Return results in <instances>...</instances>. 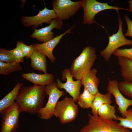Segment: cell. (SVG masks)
<instances>
[{"label": "cell", "mask_w": 132, "mask_h": 132, "mask_svg": "<svg viewBox=\"0 0 132 132\" xmlns=\"http://www.w3.org/2000/svg\"><path fill=\"white\" fill-rule=\"evenodd\" d=\"M45 88V86L35 85L22 87L15 101L21 112L37 114L42 107Z\"/></svg>", "instance_id": "cell-1"}, {"label": "cell", "mask_w": 132, "mask_h": 132, "mask_svg": "<svg viewBox=\"0 0 132 132\" xmlns=\"http://www.w3.org/2000/svg\"><path fill=\"white\" fill-rule=\"evenodd\" d=\"M97 58L96 51L92 47H84L80 55L73 60L69 68L73 77L80 80L83 76L90 71Z\"/></svg>", "instance_id": "cell-2"}, {"label": "cell", "mask_w": 132, "mask_h": 132, "mask_svg": "<svg viewBox=\"0 0 132 132\" xmlns=\"http://www.w3.org/2000/svg\"><path fill=\"white\" fill-rule=\"evenodd\" d=\"M88 123L79 132H132L119 125L115 121L102 118L98 116L88 114Z\"/></svg>", "instance_id": "cell-3"}, {"label": "cell", "mask_w": 132, "mask_h": 132, "mask_svg": "<svg viewBox=\"0 0 132 132\" xmlns=\"http://www.w3.org/2000/svg\"><path fill=\"white\" fill-rule=\"evenodd\" d=\"M80 1L81 7L83 10V23L89 25L94 23L96 15L104 10H114L118 13L120 10L129 11L128 9L121 8L117 6H111L107 3H102L96 0H82Z\"/></svg>", "instance_id": "cell-4"}, {"label": "cell", "mask_w": 132, "mask_h": 132, "mask_svg": "<svg viewBox=\"0 0 132 132\" xmlns=\"http://www.w3.org/2000/svg\"><path fill=\"white\" fill-rule=\"evenodd\" d=\"M78 105L72 97H66L58 101L55 107L54 115L62 124L71 122L76 118L78 112Z\"/></svg>", "instance_id": "cell-5"}, {"label": "cell", "mask_w": 132, "mask_h": 132, "mask_svg": "<svg viewBox=\"0 0 132 132\" xmlns=\"http://www.w3.org/2000/svg\"><path fill=\"white\" fill-rule=\"evenodd\" d=\"M45 93L49 96L48 101L45 106L39 110L37 114L41 119L47 120L54 116L56 105L59 98L64 94V92L59 89L56 82L54 81L45 86Z\"/></svg>", "instance_id": "cell-6"}, {"label": "cell", "mask_w": 132, "mask_h": 132, "mask_svg": "<svg viewBox=\"0 0 132 132\" xmlns=\"http://www.w3.org/2000/svg\"><path fill=\"white\" fill-rule=\"evenodd\" d=\"M118 19L119 28L117 32L109 36L107 46L100 52L101 56L106 62L109 61L111 55L120 47L125 45H132V40L127 39L123 34V22L120 16L118 17Z\"/></svg>", "instance_id": "cell-7"}, {"label": "cell", "mask_w": 132, "mask_h": 132, "mask_svg": "<svg viewBox=\"0 0 132 132\" xmlns=\"http://www.w3.org/2000/svg\"><path fill=\"white\" fill-rule=\"evenodd\" d=\"M52 6L57 17L61 20L68 19L73 16L81 7L80 0H53Z\"/></svg>", "instance_id": "cell-8"}, {"label": "cell", "mask_w": 132, "mask_h": 132, "mask_svg": "<svg viewBox=\"0 0 132 132\" xmlns=\"http://www.w3.org/2000/svg\"><path fill=\"white\" fill-rule=\"evenodd\" d=\"M21 111L15 102L1 113L0 132H15L19 127V116Z\"/></svg>", "instance_id": "cell-9"}, {"label": "cell", "mask_w": 132, "mask_h": 132, "mask_svg": "<svg viewBox=\"0 0 132 132\" xmlns=\"http://www.w3.org/2000/svg\"><path fill=\"white\" fill-rule=\"evenodd\" d=\"M62 79L66 80L63 83L59 78L56 79V85L59 89H63L72 97L75 102H77L80 94V90L82 85L81 80L74 81L69 68L65 69L61 71Z\"/></svg>", "instance_id": "cell-10"}, {"label": "cell", "mask_w": 132, "mask_h": 132, "mask_svg": "<svg viewBox=\"0 0 132 132\" xmlns=\"http://www.w3.org/2000/svg\"><path fill=\"white\" fill-rule=\"evenodd\" d=\"M57 17V15L53 9L50 10L45 7L35 16H22L21 22L24 27L32 26L35 29L43 23L50 24L53 20Z\"/></svg>", "instance_id": "cell-11"}, {"label": "cell", "mask_w": 132, "mask_h": 132, "mask_svg": "<svg viewBox=\"0 0 132 132\" xmlns=\"http://www.w3.org/2000/svg\"><path fill=\"white\" fill-rule=\"evenodd\" d=\"M118 83L116 80H109L107 89L108 93L113 96L118 110L122 117L124 118L128 108L132 105V99H127L122 95L118 88Z\"/></svg>", "instance_id": "cell-12"}, {"label": "cell", "mask_w": 132, "mask_h": 132, "mask_svg": "<svg viewBox=\"0 0 132 132\" xmlns=\"http://www.w3.org/2000/svg\"><path fill=\"white\" fill-rule=\"evenodd\" d=\"M76 27V26L73 25L63 33L45 42L42 44L35 43L33 45L36 50L47 56L51 63H54L55 62L56 58L53 54L54 49L60 42L63 37L66 34L71 33V30Z\"/></svg>", "instance_id": "cell-13"}, {"label": "cell", "mask_w": 132, "mask_h": 132, "mask_svg": "<svg viewBox=\"0 0 132 132\" xmlns=\"http://www.w3.org/2000/svg\"><path fill=\"white\" fill-rule=\"evenodd\" d=\"M63 25L62 20L57 17L53 20L48 26L39 29H34L30 37L42 43L45 42L54 38L52 31L53 29H60Z\"/></svg>", "instance_id": "cell-14"}, {"label": "cell", "mask_w": 132, "mask_h": 132, "mask_svg": "<svg viewBox=\"0 0 132 132\" xmlns=\"http://www.w3.org/2000/svg\"><path fill=\"white\" fill-rule=\"evenodd\" d=\"M97 72V70L95 68H92L86 73L81 80L84 88L94 96L99 92L98 87L100 80L96 76Z\"/></svg>", "instance_id": "cell-15"}, {"label": "cell", "mask_w": 132, "mask_h": 132, "mask_svg": "<svg viewBox=\"0 0 132 132\" xmlns=\"http://www.w3.org/2000/svg\"><path fill=\"white\" fill-rule=\"evenodd\" d=\"M24 79L28 81L34 85L45 86L50 84L54 81V75L51 73L39 74L33 72L22 73L21 75Z\"/></svg>", "instance_id": "cell-16"}, {"label": "cell", "mask_w": 132, "mask_h": 132, "mask_svg": "<svg viewBox=\"0 0 132 132\" xmlns=\"http://www.w3.org/2000/svg\"><path fill=\"white\" fill-rule=\"evenodd\" d=\"M23 83L18 82L12 90L0 101V113L12 105L15 102L18 93Z\"/></svg>", "instance_id": "cell-17"}, {"label": "cell", "mask_w": 132, "mask_h": 132, "mask_svg": "<svg viewBox=\"0 0 132 132\" xmlns=\"http://www.w3.org/2000/svg\"><path fill=\"white\" fill-rule=\"evenodd\" d=\"M30 66L34 70L47 73V63L46 56L36 49L31 55Z\"/></svg>", "instance_id": "cell-18"}, {"label": "cell", "mask_w": 132, "mask_h": 132, "mask_svg": "<svg viewBox=\"0 0 132 132\" xmlns=\"http://www.w3.org/2000/svg\"><path fill=\"white\" fill-rule=\"evenodd\" d=\"M121 76L125 81L132 82V60L127 58L117 57Z\"/></svg>", "instance_id": "cell-19"}, {"label": "cell", "mask_w": 132, "mask_h": 132, "mask_svg": "<svg viewBox=\"0 0 132 132\" xmlns=\"http://www.w3.org/2000/svg\"><path fill=\"white\" fill-rule=\"evenodd\" d=\"M112 95L108 92L102 94L98 92L95 95L94 98L90 107L92 114L98 116V110L100 107L103 104L112 103Z\"/></svg>", "instance_id": "cell-20"}, {"label": "cell", "mask_w": 132, "mask_h": 132, "mask_svg": "<svg viewBox=\"0 0 132 132\" xmlns=\"http://www.w3.org/2000/svg\"><path fill=\"white\" fill-rule=\"evenodd\" d=\"M115 106L109 103L102 105L99 109L98 116L101 118L109 120H117V116L115 114Z\"/></svg>", "instance_id": "cell-21"}, {"label": "cell", "mask_w": 132, "mask_h": 132, "mask_svg": "<svg viewBox=\"0 0 132 132\" xmlns=\"http://www.w3.org/2000/svg\"><path fill=\"white\" fill-rule=\"evenodd\" d=\"M95 96L91 94L86 88H84L83 93L80 94L77 103L80 107L85 109L90 108L94 100Z\"/></svg>", "instance_id": "cell-22"}, {"label": "cell", "mask_w": 132, "mask_h": 132, "mask_svg": "<svg viewBox=\"0 0 132 132\" xmlns=\"http://www.w3.org/2000/svg\"><path fill=\"white\" fill-rule=\"evenodd\" d=\"M22 69L19 63L16 62L6 63L0 61V74L1 75H8L14 72L21 71Z\"/></svg>", "instance_id": "cell-23"}, {"label": "cell", "mask_w": 132, "mask_h": 132, "mask_svg": "<svg viewBox=\"0 0 132 132\" xmlns=\"http://www.w3.org/2000/svg\"><path fill=\"white\" fill-rule=\"evenodd\" d=\"M117 120L119 121L118 123L119 125L132 130V109H130L127 110L124 118L117 116Z\"/></svg>", "instance_id": "cell-24"}, {"label": "cell", "mask_w": 132, "mask_h": 132, "mask_svg": "<svg viewBox=\"0 0 132 132\" xmlns=\"http://www.w3.org/2000/svg\"><path fill=\"white\" fill-rule=\"evenodd\" d=\"M16 45V46L21 49L26 58H30L31 55L35 50L33 44L27 45L21 41H17Z\"/></svg>", "instance_id": "cell-25"}, {"label": "cell", "mask_w": 132, "mask_h": 132, "mask_svg": "<svg viewBox=\"0 0 132 132\" xmlns=\"http://www.w3.org/2000/svg\"><path fill=\"white\" fill-rule=\"evenodd\" d=\"M118 87L121 91L132 99V82L124 80L118 83Z\"/></svg>", "instance_id": "cell-26"}, {"label": "cell", "mask_w": 132, "mask_h": 132, "mask_svg": "<svg viewBox=\"0 0 132 132\" xmlns=\"http://www.w3.org/2000/svg\"><path fill=\"white\" fill-rule=\"evenodd\" d=\"M0 61L6 63L16 62L10 50L1 48H0Z\"/></svg>", "instance_id": "cell-27"}, {"label": "cell", "mask_w": 132, "mask_h": 132, "mask_svg": "<svg viewBox=\"0 0 132 132\" xmlns=\"http://www.w3.org/2000/svg\"><path fill=\"white\" fill-rule=\"evenodd\" d=\"M114 56L125 57L132 60V48L117 49L113 53Z\"/></svg>", "instance_id": "cell-28"}, {"label": "cell", "mask_w": 132, "mask_h": 132, "mask_svg": "<svg viewBox=\"0 0 132 132\" xmlns=\"http://www.w3.org/2000/svg\"><path fill=\"white\" fill-rule=\"evenodd\" d=\"M10 51L16 62L20 63L23 62L24 57L22 51L19 48L16 46Z\"/></svg>", "instance_id": "cell-29"}, {"label": "cell", "mask_w": 132, "mask_h": 132, "mask_svg": "<svg viewBox=\"0 0 132 132\" xmlns=\"http://www.w3.org/2000/svg\"><path fill=\"white\" fill-rule=\"evenodd\" d=\"M124 17L127 23V31L124 35V36L132 37V21L126 15H125Z\"/></svg>", "instance_id": "cell-30"}, {"label": "cell", "mask_w": 132, "mask_h": 132, "mask_svg": "<svg viewBox=\"0 0 132 132\" xmlns=\"http://www.w3.org/2000/svg\"><path fill=\"white\" fill-rule=\"evenodd\" d=\"M127 2L129 5V11L132 12V0H128Z\"/></svg>", "instance_id": "cell-31"}]
</instances>
